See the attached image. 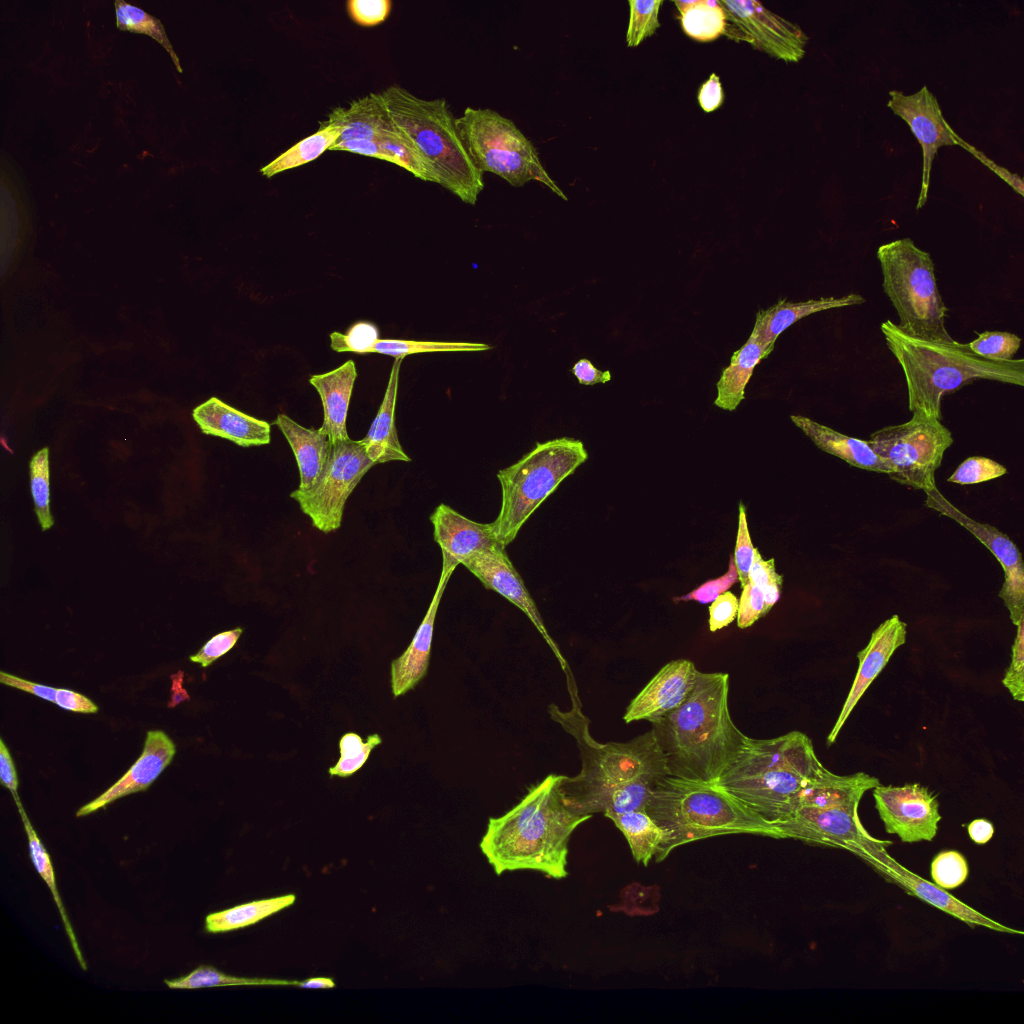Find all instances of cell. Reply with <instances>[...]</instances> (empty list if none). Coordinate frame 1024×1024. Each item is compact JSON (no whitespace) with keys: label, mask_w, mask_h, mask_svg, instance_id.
Masks as SVG:
<instances>
[{"label":"cell","mask_w":1024,"mask_h":1024,"mask_svg":"<svg viewBox=\"0 0 1024 1024\" xmlns=\"http://www.w3.org/2000/svg\"><path fill=\"white\" fill-rule=\"evenodd\" d=\"M572 708L549 713L576 740L582 768L574 777L561 776L564 803L575 813L591 815L646 809L655 784L669 775L656 735L650 731L628 742L599 743L589 733V720L581 711L575 683L568 682Z\"/></svg>","instance_id":"1"},{"label":"cell","mask_w":1024,"mask_h":1024,"mask_svg":"<svg viewBox=\"0 0 1024 1024\" xmlns=\"http://www.w3.org/2000/svg\"><path fill=\"white\" fill-rule=\"evenodd\" d=\"M561 776L549 774L513 808L489 819L480 849L497 875L534 870L554 879L567 876L571 835L592 816L577 814L564 803Z\"/></svg>","instance_id":"2"},{"label":"cell","mask_w":1024,"mask_h":1024,"mask_svg":"<svg viewBox=\"0 0 1024 1024\" xmlns=\"http://www.w3.org/2000/svg\"><path fill=\"white\" fill-rule=\"evenodd\" d=\"M729 675L698 671L694 689L676 709L651 722L670 776L716 782L748 738L728 706Z\"/></svg>","instance_id":"3"},{"label":"cell","mask_w":1024,"mask_h":1024,"mask_svg":"<svg viewBox=\"0 0 1024 1024\" xmlns=\"http://www.w3.org/2000/svg\"><path fill=\"white\" fill-rule=\"evenodd\" d=\"M881 331L904 373L908 407L914 415L941 421L943 396L975 380L1024 385L1022 358L989 361L974 354L968 344L911 337L889 319L882 322Z\"/></svg>","instance_id":"4"},{"label":"cell","mask_w":1024,"mask_h":1024,"mask_svg":"<svg viewBox=\"0 0 1024 1024\" xmlns=\"http://www.w3.org/2000/svg\"><path fill=\"white\" fill-rule=\"evenodd\" d=\"M812 741L799 731L770 739L748 737L716 783L776 824L822 769Z\"/></svg>","instance_id":"5"},{"label":"cell","mask_w":1024,"mask_h":1024,"mask_svg":"<svg viewBox=\"0 0 1024 1024\" xmlns=\"http://www.w3.org/2000/svg\"><path fill=\"white\" fill-rule=\"evenodd\" d=\"M645 810L668 834L656 862L681 845L715 836L751 834L784 839L773 822L716 782L666 775L655 784Z\"/></svg>","instance_id":"6"},{"label":"cell","mask_w":1024,"mask_h":1024,"mask_svg":"<svg viewBox=\"0 0 1024 1024\" xmlns=\"http://www.w3.org/2000/svg\"><path fill=\"white\" fill-rule=\"evenodd\" d=\"M380 94L394 123L430 165L436 184L464 203L475 205L484 188L483 173L469 158L446 100L422 99L398 85Z\"/></svg>","instance_id":"7"},{"label":"cell","mask_w":1024,"mask_h":1024,"mask_svg":"<svg viewBox=\"0 0 1024 1024\" xmlns=\"http://www.w3.org/2000/svg\"><path fill=\"white\" fill-rule=\"evenodd\" d=\"M877 258L884 292L899 316L898 328L911 337L953 343L945 325L948 310L938 290L930 253L910 238H902L879 246Z\"/></svg>","instance_id":"8"},{"label":"cell","mask_w":1024,"mask_h":1024,"mask_svg":"<svg viewBox=\"0 0 1024 1024\" xmlns=\"http://www.w3.org/2000/svg\"><path fill=\"white\" fill-rule=\"evenodd\" d=\"M587 459L580 440L562 437L537 443L519 461L500 470L501 509L491 523L498 541L505 547L510 544L531 514Z\"/></svg>","instance_id":"9"},{"label":"cell","mask_w":1024,"mask_h":1024,"mask_svg":"<svg viewBox=\"0 0 1024 1024\" xmlns=\"http://www.w3.org/2000/svg\"><path fill=\"white\" fill-rule=\"evenodd\" d=\"M455 127L469 158L481 173L496 174L515 187L537 181L568 200L544 168L534 145L512 120L492 109L467 107L455 119Z\"/></svg>","instance_id":"10"},{"label":"cell","mask_w":1024,"mask_h":1024,"mask_svg":"<svg viewBox=\"0 0 1024 1024\" xmlns=\"http://www.w3.org/2000/svg\"><path fill=\"white\" fill-rule=\"evenodd\" d=\"M867 443L891 468L892 480L926 491L936 487L935 472L953 436L940 420L912 414L907 422L873 432Z\"/></svg>","instance_id":"11"},{"label":"cell","mask_w":1024,"mask_h":1024,"mask_svg":"<svg viewBox=\"0 0 1024 1024\" xmlns=\"http://www.w3.org/2000/svg\"><path fill=\"white\" fill-rule=\"evenodd\" d=\"M784 839L847 849L877 871L888 856L890 841L871 836L862 825L858 806L798 805L775 824Z\"/></svg>","instance_id":"12"},{"label":"cell","mask_w":1024,"mask_h":1024,"mask_svg":"<svg viewBox=\"0 0 1024 1024\" xmlns=\"http://www.w3.org/2000/svg\"><path fill=\"white\" fill-rule=\"evenodd\" d=\"M374 465L359 440L333 444L315 484L306 490L296 489L290 497L311 519L313 527L323 533L336 531L341 527L348 497Z\"/></svg>","instance_id":"13"},{"label":"cell","mask_w":1024,"mask_h":1024,"mask_svg":"<svg viewBox=\"0 0 1024 1024\" xmlns=\"http://www.w3.org/2000/svg\"><path fill=\"white\" fill-rule=\"evenodd\" d=\"M726 14L724 34L745 41L785 62L805 55L808 37L802 29L752 0H720Z\"/></svg>","instance_id":"14"},{"label":"cell","mask_w":1024,"mask_h":1024,"mask_svg":"<svg viewBox=\"0 0 1024 1024\" xmlns=\"http://www.w3.org/2000/svg\"><path fill=\"white\" fill-rule=\"evenodd\" d=\"M925 504L936 512L947 516L976 537L996 558L1004 572V582L999 591L1009 611L1012 623L1017 626L1024 619V566L1022 555L1010 537L994 526L980 523L948 501L934 487L924 491Z\"/></svg>","instance_id":"15"},{"label":"cell","mask_w":1024,"mask_h":1024,"mask_svg":"<svg viewBox=\"0 0 1024 1024\" xmlns=\"http://www.w3.org/2000/svg\"><path fill=\"white\" fill-rule=\"evenodd\" d=\"M875 807L885 830L902 842L931 841L941 820L939 802L929 788L920 783L873 788Z\"/></svg>","instance_id":"16"},{"label":"cell","mask_w":1024,"mask_h":1024,"mask_svg":"<svg viewBox=\"0 0 1024 1024\" xmlns=\"http://www.w3.org/2000/svg\"><path fill=\"white\" fill-rule=\"evenodd\" d=\"M889 96L887 106L909 125L922 147V180L916 205L920 209L928 198L932 162L938 149L952 145L964 148L966 141L947 123L936 97L926 86L911 95L891 90Z\"/></svg>","instance_id":"17"},{"label":"cell","mask_w":1024,"mask_h":1024,"mask_svg":"<svg viewBox=\"0 0 1024 1024\" xmlns=\"http://www.w3.org/2000/svg\"><path fill=\"white\" fill-rule=\"evenodd\" d=\"M486 589L493 590L519 608L532 622L568 675L569 667L552 636L548 633L539 610L521 576L509 559L505 547L471 556L461 563Z\"/></svg>","instance_id":"18"},{"label":"cell","mask_w":1024,"mask_h":1024,"mask_svg":"<svg viewBox=\"0 0 1024 1024\" xmlns=\"http://www.w3.org/2000/svg\"><path fill=\"white\" fill-rule=\"evenodd\" d=\"M698 670L688 659L665 664L633 698L623 719L653 722L678 708L694 689Z\"/></svg>","instance_id":"19"},{"label":"cell","mask_w":1024,"mask_h":1024,"mask_svg":"<svg viewBox=\"0 0 1024 1024\" xmlns=\"http://www.w3.org/2000/svg\"><path fill=\"white\" fill-rule=\"evenodd\" d=\"M907 624L898 615L882 622L871 634L866 647L857 653L859 666L839 716L827 737L831 746L860 698L889 662L894 652L906 642Z\"/></svg>","instance_id":"20"},{"label":"cell","mask_w":1024,"mask_h":1024,"mask_svg":"<svg viewBox=\"0 0 1024 1024\" xmlns=\"http://www.w3.org/2000/svg\"><path fill=\"white\" fill-rule=\"evenodd\" d=\"M442 559L440 579L429 608L409 646L391 662V688L394 697L412 690L427 673L437 610L445 587L459 565L445 555H442Z\"/></svg>","instance_id":"21"},{"label":"cell","mask_w":1024,"mask_h":1024,"mask_svg":"<svg viewBox=\"0 0 1024 1024\" xmlns=\"http://www.w3.org/2000/svg\"><path fill=\"white\" fill-rule=\"evenodd\" d=\"M175 753L176 746L166 733L148 731L142 753L130 769L106 791L80 807L76 816H87L119 798L147 790L170 764Z\"/></svg>","instance_id":"22"},{"label":"cell","mask_w":1024,"mask_h":1024,"mask_svg":"<svg viewBox=\"0 0 1024 1024\" xmlns=\"http://www.w3.org/2000/svg\"><path fill=\"white\" fill-rule=\"evenodd\" d=\"M430 521L442 555L458 564L475 554L505 547L496 538L491 523L470 520L446 504L436 507Z\"/></svg>","instance_id":"23"},{"label":"cell","mask_w":1024,"mask_h":1024,"mask_svg":"<svg viewBox=\"0 0 1024 1024\" xmlns=\"http://www.w3.org/2000/svg\"><path fill=\"white\" fill-rule=\"evenodd\" d=\"M192 416L204 434L224 438L241 447L262 446L271 440L268 422L245 414L217 397L198 405Z\"/></svg>","instance_id":"24"},{"label":"cell","mask_w":1024,"mask_h":1024,"mask_svg":"<svg viewBox=\"0 0 1024 1024\" xmlns=\"http://www.w3.org/2000/svg\"><path fill=\"white\" fill-rule=\"evenodd\" d=\"M878 871L882 875L894 880L909 894L917 896L928 904L967 923L971 927L978 925L999 932L1023 934L1022 931L1011 929L984 916L980 912L956 899L943 888L909 871L891 856H888L883 860Z\"/></svg>","instance_id":"25"},{"label":"cell","mask_w":1024,"mask_h":1024,"mask_svg":"<svg viewBox=\"0 0 1024 1024\" xmlns=\"http://www.w3.org/2000/svg\"><path fill=\"white\" fill-rule=\"evenodd\" d=\"M356 378L355 363L348 360L332 371L312 375L309 379L322 402L323 424L320 430L328 436L332 445L350 440L346 419Z\"/></svg>","instance_id":"26"},{"label":"cell","mask_w":1024,"mask_h":1024,"mask_svg":"<svg viewBox=\"0 0 1024 1024\" xmlns=\"http://www.w3.org/2000/svg\"><path fill=\"white\" fill-rule=\"evenodd\" d=\"M864 302L865 298L857 293L800 302L780 299L769 308L759 310L753 330L756 331L763 345L773 351L777 337L800 319L817 312L860 305Z\"/></svg>","instance_id":"27"},{"label":"cell","mask_w":1024,"mask_h":1024,"mask_svg":"<svg viewBox=\"0 0 1024 1024\" xmlns=\"http://www.w3.org/2000/svg\"><path fill=\"white\" fill-rule=\"evenodd\" d=\"M341 128L336 142L349 139L377 141L399 128L390 117L380 92L355 99L347 107L333 109L325 120Z\"/></svg>","instance_id":"28"},{"label":"cell","mask_w":1024,"mask_h":1024,"mask_svg":"<svg viewBox=\"0 0 1024 1024\" xmlns=\"http://www.w3.org/2000/svg\"><path fill=\"white\" fill-rule=\"evenodd\" d=\"M791 420L820 450L850 466L891 475V468L873 452L867 440L847 436L805 416L791 415Z\"/></svg>","instance_id":"29"},{"label":"cell","mask_w":1024,"mask_h":1024,"mask_svg":"<svg viewBox=\"0 0 1024 1024\" xmlns=\"http://www.w3.org/2000/svg\"><path fill=\"white\" fill-rule=\"evenodd\" d=\"M402 360L401 357L395 358L382 403L366 436L359 440L369 458L376 464L411 460L399 442L395 426V406Z\"/></svg>","instance_id":"30"},{"label":"cell","mask_w":1024,"mask_h":1024,"mask_svg":"<svg viewBox=\"0 0 1024 1024\" xmlns=\"http://www.w3.org/2000/svg\"><path fill=\"white\" fill-rule=\"evenodd\" d=\"M288 441L299 470L298 489L311 488L329 459L332 444L328 436L318 429L305 428L284 413L273 421Z\"/></svg>","instance_id":"31"},{"label":"cell","mask_w":1024,"mask_h":1024,"mask_svg":"<svg viewBox=\"0 0 1024 1024\" xmlns=\"http://www.w3.org/2000/svg\"><path fill=\"white\" fill-rule=\"evenodd\" d=\"M771 352L763 345L756 331L752 330L748 340L732 354L729 365L722 370L716 383L714 404L721 409L734 411L745 397V388L755 367Z\"/></svg>","instance_id":"32"},{"label":"cell","mask_w":1024,"mask_h":1024,"mask_svg":"<svg viewBox=\"0 0 1024 1024\" xmlns=\"http://www.w3.org/2000/svg\"><path fill=\"white\" fill-rule=\"evenodd\" d=\"M625 836L636 862L648 865L667 843V832L646 812L633 810L605 815Z\"/></svg>","instance_id":"33"},{"label":"cell","mask_w":1024,"mask_h":1024,"mask_svg":"<svg viewBox=\"0 0 1024 1024\" xmlns=\"http://www.w3.org/2000/svg\"><path fill=\"white\" fill-rule=\"evenodd\" d=\"M295 900V895L288 894L214 912L206 916L205 930L209 933H221L244 928L293 905Z\"/></svg>","instance_id":"34"},{"label":"cell","mask_w":1024,"mask_h":1024,"mask_svg":"<svg viewBox=\"0 0 1024 1024\" xmlns=\"http://www.w3.org/2000/svg\"><path fill=\"white\" fill-rule=\"evenodd\" d=\"M320 124V128L315 133L297 142L270 163L263 166L260 169V173L267 178H271L283 171L309 163L328 150L339 139L341 128L335 123H328L326 121Z\"/></svg>","instance_id":"35"},{"label":"cell","mask_w":1024,"mask_h":1024,"mask_svg":"<svg viewBox=\"0 0 1024 1024\" xmlns=\"http://www.w3.org/2000/svg\"><path fill=\"white\" fill-rule=\"evenodd\" d=\"M16 805H17V808L19 810V813H20V816H21V819H22V822H23L24 830H25V832L27 834L28 846H29V855H30L31 862L33 863V865H34L36 871L38 872V874L41 876V878L45 881V883L47 884L48 888L50 889L51 894H52L53 899H54V902H55V904H56V906H57V908L59 910L60 916L62 918V921H63V924H64V928L66 930L67 936H68L69 941L71 943V946H72V949H73L74 954L76 956V959H77L80 967L83 970H86L87 969V964H86V962L84 960V957L82 955V952L80 950L79 944L77 942V939H76L73 927H72V925H71V923L69 921V918L67 916L66 910L64 908V904L62 903V900L60 898V894H59L58 889H57L56 879H55V872H54V868H53V865H52V861H51L50 855L46 851L42 841L40 840V838L38 837L34 827L32 826V824H31V822H30V820H29V818H28V816H27V814H26V812H25V810H24V808L22 806V803H19V804H16Z\"/></svg>","instance_id":"36"},{"label":"cell","mask_w":1024,"mask_h":1024,"mask_svg":"<svg viewBox=\"0 0 1024 1024\" xmlns=\"http://www.w3.org/2000/svg\"><path fill=\"white\" fill-rule=\"evenodd\" d=\"M675 5L684 32L695 40L712 41L724 34L726 14L720 0L675 1Z\"/></svg>","instance_id":"37"},{"label":"cell","mask_w":1024,"mask_h":1024,"mask_svg":"<svg viewBox=\"0 0 1024 1024\" xmlns=\"http://www.w3.org/2000/svg\"><path fill=\"white\" fill-rule=\"evenodd\" d=\"M116 26L122 31L145 34L158 42L168 53L177 71L183 72L180 60L173 49L166 34L165 28L160 20L150 15L141 8L122 0L114 3Z\"/></svg>","instance_id":"38"},{"label":"cell","mask_w":1024,"mask_h":1024,"mask_svg":"<svg viewBox=\"0 0 1024 1024\" xmlns=\"http://www.w3.org/2000/svg\"><path fill=\"white\" fill-rule=\"evenodd\" d=\"M171 989H197L219 986H298V981L243 978L224 974L212 966H199L191 973L172 980H164Z\"/></svg>","instance_id":"39"},{"label":"cell","mask_w":1024,"mask_h":1024,"mask_svg":"<svg viewBox=\"0 0 1024 1024\" xmlns=\"http://www.w3.org/2000/svg\"><path fill=\"white\" fill-rule=\"evenodd\" d=\"M492 347L485 343L475 342H439V341H416L401 339H378L374 344L371 353H380L404 358L410 354L427 352H477L490 350Z\"/></svg>","instance_id":"40"},{"label":"cell","mask_w":1024,"mask_h":1024,"mask_svg":"<svg viewBox=\"0 0 1024 1024\" xmlns=\"http://www.w3.org/2000/svg\"><path fill=\"white\" fill-rule=\"evenodd\" d=\"M381 743L382 738L377 733L368 735L366 740L357 733H345L339 740L340 757L336 764L328 769L329 775L342 778L352 776L362 768L372 750Z\"/></svg>","instance_id":"41"},{"label":"cell","mask_w":1024,"mask_h":1024,"mask_svg":"<svg viewBox=\"0 0 1024 1024\" xmlns=\"http://www.w3.org/2000/svg\"><path fill=\"white\" fill-rule=\"evenodd\" d=\"M30 488L35 512L43 531L50 529L54 520L50 511L49 449L37 451L30 461Z\"/></svg>","instance_id":"42"},{"label":"cell","mask_w":1024,"mask_h":1024,"mask_svg":"<svg viewBox=\"0 0 1024 1024\" xmlns=\"http://www.w3.org/2000/svg\"><path fill=\"white\" fill-rule=\"evenodd\" d=\"M1021 338L1010 332L984 331L968 343L969 349L980 358L989 361H1010L1019 350Z\"/></svg>","instance_id":"43"},{"label":"cell","mask_w":1024,"mask_h":1024,"mask_svg":"<svg viewBox=\"0 0 1024 1024\" xmlns=\"http://www.w3.org/2000/svg\"><path fill=\"white\" fill-rule=\"evenodd\" d=\"M630 17L626 33L627 46L636 47L660 27L658 13L662 0H631Z\"/></svg>","instance_id":"44"},{"label":"cell","mask_w":1024,"mask_h":1024,"mask_svg":"<svg viewBox=\"0 0 1024 1024\" xmlns=\"http://www.w3.org/2000/svg\"><path fill=\"white\" fill-rule=\"evenodd\" d=\"M969 868L964 856L955 850L938 853L931 863V876L943 889H954L967 879Z\"/></svg>","instance_id":"45"},{"label":"cell","mask_w":1024,"mask_h":1024,"mask_svg":"<svg viewBox=\"0 0 1024 1024\" xmlns=\"http://www.w3.org/2000/svg\"><path fill=\"white\" fill-rule=\"evenodd\" d=\"M379 339V330L368 321L354 323L346 333L334 331L330 334L331 348L337 352L371 353Z\"/></svg>","instance_id":"46"},{"label":"cell","mask_w":1024,"mask_h":1024,"mask_svg":"<svg viewBox=\"0 0 1024 1024\" xmlns=\"http://www.w3.org/2000/svg\"><path fill=\"white\" fill-rule=\"evenodd\" d=\"M1006 473V467L991 458L971 456L958 465L947 481L971 485L999 478Z\"/></svg>","instance_id":"47"},{"label":"cell","mask_w":1024,"mask_h":1024,"mask_svg":"<svg viewBox=\"0 0 1024 1024\" xmlns=\"http://www.w3.org/2000/svg\"><path fill=\"white\" fill-rule=\"evenodd\" d=\"M749 582L762 590L769 612L781 596L783 577L776 573L774 559L763 560L757 548L754 549Z\"/></svg>","instance_id":"48"},{"label":"cell","mask_w":1024,"mask_h":1024,"mask_svg":"<svg viewBox=\"0 0 1024 1024\" xmlns=\"http://www.w3.org/2000/svg\"><path fill=\"white\" fill-rule=\"evenodd\" d=\"M1017 627L1016 637L1012 644L1011 662L1007 668L1002 684L1013 699L1019 702L1024 701V619Z\"/></svg>","instance_id":"49"},{"label":"cell","mask_w":1024,"mask_h":1024,"mask_svg":"<svg viewBox=\"0 0 1024 1024\" xmlns=\"http://www.w3.org/2000/svg\"><path fill=\"white\" fill-rule=\"evenodd\" d=\"M738 519V532L733 559L738 573V580L743 587L749 582V572L755 548L753 547L748 530L746 508L742 502L739 503Z\"/></svg>","instance_id":"50"},{"label":"cell","mask_w":1024,"mask_h":1024,"mask_svg":"<svg viewBox=\"0 0 1024 1024\" xmlns=\"http://www.w3.org/2000/svg\"><path fill=\"white\" fill-rule=\"evenodd\" d=\"M738 581V573L734 559L731 555L727 573L716 579H711L698 586L686 595L675 597L674 601H697L702 604L713 602L719 595L728 591Z\"/></svg>","instance_id":"51"},{"label":"cell","mask_w":1024,"mask_h":1024,"mask_svg":"<svg viewBox=\"0 0 1024 1024\" xmlns=\"http://www.w3.org/2000/svg\"><path fill=\"white\" fill-rule=\"evenodd\" d=\"M242 632L243 629L237 627L214 635L196 654L189 657L190 661L200 664L203 668L210 666L236 645Z\"/></svg>","instance_id":"52"},{"label":"cell","mask_w":1024,"mask_h":1024,"mask_svg":"<svg viewBox=\"0 0 1024 1024\" xmlns=\"http://www.w3.org/2000/svg\"><path fill=\"white\" fill-rule=\"evenodd\" d=\"M767 613L768 611L766 609L762 590L758 586L748 582L743 586V591L739 601L737 612L738 627L740 629L748 628Z\"/></svg>","instance_id":"53"},{"label":"cell","mask_w":1024,"mask_h":1024,"mask_svg":"<svg viewBox=\"0 0 1024 1024\" xmlns=\"http://www.w3.org/2000/svg\"><path fill=\"white\" fill-rule=\"evenodd\" d=\"M390 0H350L347 10L352 20L365 27L382 23L391 11Z\"/></svg>","instance_id":"54"},{"label":"cell","mask_w":1024,"mask_h":1024,"mask_svg":"<svg viewBox=\"0 0 1024 1024\" xmlns=\"http://www.w3.org/2000/svg\"><path fill=\"white\" fill-rule=\"evenodd\" d=\"M739 600L730 591L719 595L709 606V629L716 632L730 623L737 617Z\"/></svg>","instance_id":"55"},{"label":"cell","mask_w":1024,"mask_h":1024,"mask_svg":"<svg viewBox=\"0 0 1024 1024\" xmlns=\"http://www.w3.org/2000/svg\"><path fill=\"white\" fill-rule=\"evenodd\" d=\"M328 150L346 151L369 156L395 164L394 159L385 152L378 142L368 139H349L333 144Z\"/></svg>","instance_id":"56"},{"label":"cell","mask_w":1024,"mask_h":1024,"mask_svg":"<svg viewBox=\"0 0 1024 1024\" xmlns=\"http://www.w3.org/2000/svg\"><path fill=\"white\" fill-rule=\"evenodd\" d=\"M0 682L4 685L22 690L24 692L38 696L44 700L55 703L58 688H53L50 686L31 682L29 680L6 673L4 671L0 672Z\"/></svg>","instance_id":"57"},{"label":"cell","mask_w":1024,"mask_h":1024,"mask_svg":"<svg viewBox=\"0 0 1024 1024\" xmlns=\"http://www.w3.org/2000/svg\"><path fill=\"white\" fill-rule=\"evenodd\" d=\"M0 781L11 792L15 803H20L15 764L2 738H0Z\"/></svg>","instance_id":"58"},{"label":"cell","mask_w":1024,"mask_h":1024,"mask_svg":"<svg viewBox=\"0 0 1024 1024\" xmlns=\"http://www.w3.org/2000/svg\"><path fill=\"white\" fill-rule=\"evenodd\" d=\"M55 704L59 707L79 713H96L98 706L86 696L69 689L58 688Z\"/></svg>","instance_id":"59"},{"label":"cell","mask_w":1024,"mask_h":1024,"mask_svg":"<svg viewBox=\"0 0 1024 1024\" xmlns=\"http://www.w3.org/2000/svg\"><path fill=\"white\" fill-rule=\"evenodd\" d=\"M964 149L967 150L974 157H976L981 163H983L986 167H988L990 170H992L997 176H999L1001 179H1003L1006 183H1008L1019 195H1021V196L1024 195V193H1023L1024 192V188H1023V184L1024 183H1023V179L1021 177H1019L1017 174L1011 173L1009 170H1007L1004 167L996 164L993 160L988 158L983 152L979 151L978 149H976L974 146H972L971 144H969L967 142H966V144L964 146Z\"/></svg>","instance_id":"60"},{"label":"cell","mask_w":1024,"mask_h":1024,"mask_svg":"<svg viewBox=\"0 0 1024 1024\" xmlns=\"http://www.w3.org/2000/svg\"><path fill=\"white\" fill-rule=\"evenodd\" d=\"M698 101L705 112H712L722 104V87L719 77L715 73L701 86L698 93Z\"/></svg>","instance_id":"61"},{"label":"cell","mask_w":1024,"mask_h":1024,"mask_svg":"<svg viewBox=\"0 0 1024 1024\" xmlns=\"http://www.w3.org/2000/svg\"><path fill=\"white\" fill-rule=\"evenodd\" d=\"M571 372L580 384L586 386L606 383L611 380L610 371L597 369L588 359H580L576 362L571 368Z\"/></svg>","instance_id":"62"},{"label":"cell","mask_w":1024,"mask_h":1024,"mask_svg":"<svg viewBox=\"0 0 1024 1024\" xmlns=\"http://www.w3.org/2000/svg\"><path fill=\"white\" fill-rule=\"evenodd\" d=\"M970 838L977 844L987 843L994 835L993 824L986 819H975L967 827Z\"/></svg>","instance_id":"63"},{"label":"cell","mask_w":1024,"mask_h":1024,"mask_svg":"<svg viewBox=\"0 0 1024 1024\" xmlns=\"http://www.w3.org/2000/svg\"><path fill=\"white\" fill-rule=\"evenodd\" d=\"M299 987L302 988H334L335 983L331 978L328 977H313L299 982Z\"/></svg>","instance_id":"64"}]
</instances>
